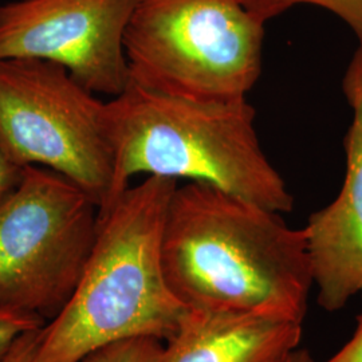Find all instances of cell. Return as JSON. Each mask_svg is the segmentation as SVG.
Instances as JSON below:
<instances>
[{"instance_id":"obj_7","label":"cell","mask_w":362,"mask_h":362,"mask_svg":"<svg viewBox=\"0 0 362 362\" xmlns=\"http://www.w3.org/2000/svg\"><path fill=\"white\" fill-rule=\"evenodd\" d=\"M143 0H16L0 6V61L64 66L94 94L128 88L125 34Z\"/></svg>"},{"instance_id":"obj_8","label":"cell","mask_w":362,"mask_h":362,"mask_svg":"<svg viewBox=\"0 0 362 362\" xmlns=\"http://www.w3.org/2000/svg\"><path fill=\"white\" fill-rule=\"evenodd\" d=\"M342 88L353 110L345 137V179L334 202L311 214L303 228L317 302L330 313L362 294V43Z\"/></svg>"},{"instance_id":"obj_14","label":"cell","mask_w":362,"mask_h":362,"mask_svg":"<svg viewBox=\"0 0 362 362\" xmlns=\"http://www.w3.org/2000/svg\"><path fill=\"white\" fill-rule=\"evenodd\" d=\"M325 362H362V313L353 337L333 357Z\"/></svg>"},{"instance_id":"obj_1","label":"cell","mask_w":362,"mask_h":362,"mask_svg":"<svg viewBox=\"0 0 362 362\" xmlns=\"http://www.w3.org/2000/svg\"><path fill=\"white\" fill-rule=\"evenodd\" d=\"M170 291L185 309L303 324L313 287L303 228L219 188L188 181L170 197L161 240Z\"/></svg>"},{"instance_id":"obj_13","label":"cell","mask_w":362,"mask_h":362,"mask_svg":"<svg viewBox=\"0 0 362 362\" xmlns=\"http://www.w3.org/2000/svg\"><path fill=\"white\" fill-rule=\"evenodd\" d=\"M43 327L25 333L13 344V348L1 362H35Z\"/></svg>"},{"instance_id":"obj_5","label":"cell","mask_w":362,"mask_h":362,"mask_svg":"<svg viewBox=\"0 0 362 362\" xmlns=\"http://www.w3.org/2000/svg\"><path fill=\"white\" fill-rule=\"evenodd\" d=\"M98 212L76 182L25 167L0 196V309L46 324L64 310L90 257Z\"/></svg>"},{"instance_id":"obj_15","label":"cell","mask_w":362,"mask_h":362,"mask_svg":"<svg viewBox=\"0 0 362 362\" xmlns=\"http://www.w3.org/2000/svg\"><path fill=\"white\" fill-rule=\"evenodd\" d=\"M23 168L16 165L0 151V196L8 192L19 181Z\"/></svg>"},{"instance_id":"obj_10","label":"cell","mask_w":362,"mask_h":362,"mask_svg":"<svg viewBox=\"0 0 362 362\" xmlns=\"http://www.w3.org/2000/svg\"><path fill=\"white\" fill-rule=\"evenodd\" d=\"M247 11L262 23L285 13L298 4L318 6L337 15L362 43V0H240Z\"/></svg>"},{"instance_id":"obj_9","label":"cell","mask_w":362,"mask_h":362,"mask_svg":"<svg viewBox=\"0 0 362 362\" xmlns=\"http://www.w3.org/2000/svg\"><path fill=\"white\" fill-rule=\"evenodd\" d=\"M303 324L254 313L187 309L160 362H284Z\"/></svg>"},{"instance_id":"obj_2","label":"cell","mask_w":362,"mask_h":362,"mask_svg":"<svg viewBox=\"0 0 362 362\" xmlns=\"http://www.w3.org/2000/svg\"><path fill=\"white\" fill-rule=\"evenodd\" d=\"M115 153L107 206L136 175L204 182L278 214L294 208L284 177L262 149L255 109L151 90L130 79L107 103Z\"/></svg>"},{"instance_id":"obj_16","label":"cell","mask_w":362,"mask_h":362,"mask_svg":"<svg viewBox=\"0 0 362 362\" xmlns=\"http://www.w3.org/2000/svg\"><path fill=\"white\" fill-rule=\"evenodd\" d=\"M284 362H314V358L310 354V351L305 348H297L293 350L287 357H286Z\"/></svg>"},{"instance_id":"obj_11","label":"cell","mask_w":362,"mask_h":362,"mask_svg":"<svg viewBox=\"0 0 362 362\" xmlns=\"http://www.w3.org/2000/svg\"><path fill=\"white\" fill-rule=\"evenodd\" d=\"M164 345L155 337H130L90 350L78 362H160Z\"/></svg>"},{"instance_id":"obj_6","label":"cell","mask_w":362,"mask_h":362,"mask_svg":"<svg viewBox=\"0 0 362 362\" xmlns=\"http://www.w3.org/2000/svg\"><path fill=\"white\" fill-rule=\"evenodd\" d=\"M0 151L16 165H37L76 182L104 209L115 153L107 103L64 66L31 58L0 61Z\"/></svg>"},{"instance_id":"obj_12","label":"cell","mask_w":362,"mask_h":362,"mask_svg":"<svg viewBox=\"0 0 362 362\" xmlns=\"http://www.w3.org/2000/svg\"><path fill=\"white\" fill-rule=\"evenodd\" d=\"M45 321L25 314L0 309V362L8 354L13 344L30 330L43 327Z\"/></svg>"},{"instance_id":"obj_4","label":"cell","mask_w":362,"mask_h":362,"mask_svg":"<svg viewBox=\"0 0 362 362\" xmlns=\"http://www.w3.org/2000/svg\"><path fill=\"white\" fill-rule=\"evenodd\" d=\"M264 23L240 0H143L130 19V79L194 100H243L262 73Z\"/></svg>"},{"instance_id":"obj_3","label":"cell","mask_w":362,"mask_h":362,"mask_svg":"<svg viewBox=\"0 0 362 362\" xmlns=\"http://www.w3.org/2000/svg\"><path fill=\"white\" fill-rule=\"evenodd\" d=\"M177 185L146 176L98 212L90 257L73 297L42 329L35 362H78L117 339L165 342L176 333L187 309L165 281L161 240Z\"/></svg>"}]
</instances>
